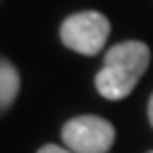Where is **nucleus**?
I'll use <instances>...</instances> for the list:
<instances>
[{"instance_id":"7ed1b4c3","label":"nucleus","mask_w":153,"mask_h":153,"mask_svg":"<svg viewBox=\"0 0 153 153\" xmlns=\"http://www.w3.org/2000/svg\"><path fill=\"white\" fill-rule=\"evenodd\" d=\"M62 140L74 153H106L115 143V128L102 117L81 115L64 123Z\"/></svg>"},{"instance_id":"39448f33","label":"nucleus","mask_w":153,"mask_h":153,"mask_svg":"<svg viewBox=\"0 0 153 153\" xmlns=\"http://www.w3.org/2000/svg\"><path fill=\"white\" fill-rule=\"evenodd\" d=\"M38 153H74L70 149H64V147H57V145H45L38 149Z\"/></svg>"},{"instance_id":"423d86ee","label":"nucleus","mask_w":153,"mask_h":153,"mask_svg":"<svg viewBox=\"0 0 153 153\" xmlns=\"http://www.w3.org/2000/svg\"><path fill=\"white\" fill-rule=\"evenodd\" d=\"M147 113H149V123H151V128H153V94H151V98H149V108H147Z\"/></svg>"},{"instance_id":"0eeeda50","label":"nucleus","mask_w":153,"mask_h":153,"mask_svg":"<svg viewBox=\"0 0 153 153\" xmlns=\"http://www.w3.org/2000/svg\"><path fill=\"white\" fill-rule=\"evenodd\" d=\"M149 153H153V151H149Z\"/></svg>"},{"instance_id":"20e7f679","label":"nucleus","mask_w":153,"mask_h":153,"mask_svg":"<svg viewBox=\"0 0 153 153\" xmlns=\"http://www.w3.org/2000/svg\"><path fill=\"white\" fill-rule=\"evenodd\" d=\"M19 85H22L19 72L15 70L13 64H9L4 60L2 66H0V106H2V111H7L13 104V100L17 98Z\"/></svg>"},{"instance_id":"f03ea898","label":"nucleus","mask_w":153,"mask_h":153,"mask_svg":"<svg viewBox=\"0 0 153 153\" xmlns=\"http://www.w3.org/2000/svg\"><path fill=\"white\" fill-rule=\"evenodd\" d=\"M111 34L108 19L98 11H83L74 13L64 19L60 28L62 43L83 55H96L104 45Z\"/></svg>"},{"instance_id":"f257e3e1","label":"nucleus","mask_w":153,"mask_h":153,"mask_svg":"<svg viewBox=\"0 0 153 153\" xmlns=\"http://www.w3.org/2000/svg\"><path fill=\"white\" fill-rule=\"evenodd\" d=\"M149 60V47L140 41H126L111 47L96 74V89L106 100H123L147 72Z\"/></svg>"}]
</instances>
